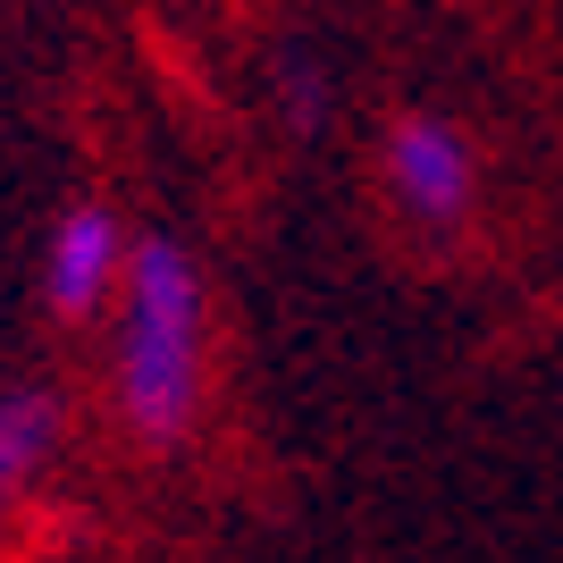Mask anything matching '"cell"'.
Returning a JSON list of instances; mask_svg holds the SVG:
<instances>
[{
    "label": "cell",
    "mask_w": 563,
    "mask_h": 563,
    "mask_svg": "<svg viewBox=\"0 0 563 563\" xmlns=\"http://www.w3.org/2000/svg\"><path fill=\"white\" fill-rule=\"evenodd\" d=\"M118 278H126V228H118L101 202H68L59 228H51V253H43V303H51V320H59V329L93 320V311L118 295Z\"/></svg>",
    "instance_id": "cell-3"
},
{
    "label": "cell",
    "mask_w": 563,
    "mask_h": 563,
    "mask_svg": "<svg viewBox=\"0 0 563 563\" xmlns=\"http://www.w3.org/2000/svg\"><path fill=\"white\" fill-rule=\"evenodd\" d=\"M387 194L421 235H454L479 202V152L454 118L438 110H396L387 126Z\"/></svg>",
    "instance_id": "cell-2"
},
{
    "label": "cell",
    "mask_w": 563,
    "mask_h": 563,
    "mask_svg": "<svg viewBox=\"0 0 563 563\" xmlns=\"http://www.w3.org/2000/svg\"><path fill=\"white\" fill-rule=\"evenodd\" d=\"M202 353H211V295L177 235L126 244L118 278V429L152 463L194 438L202 421Z\"/></svg>",
    "instance_id": "cell-1"
},
{
    "label": "cell",
    "mask_w": 563,
    "mask_h": 563,
    "mask_svg": "<svg viewBox=\"0 0 563 563\" xmlns=\"http://www.w3.org/2000/svg\"><path fill=\"white\" fill-rule=\"evenodd\" d=\"M59 446V396L51 387H0V514L43 479Z\"/></svg>",
    "instance_id": "cell-4"
},
{
    "label": "cell",
    "mask_w": 563,
    "mask_h": 563,
    "mask_svg": "<svg viewBox=\"0 0 563 563\" xmlns=\"http://www.w3.org/2000/svg\"><path fill=\"white\" fill-rule=\"evenodd\" d=\"M269 101H278V126L286 135H320L329 126V68L311 59V51H278L269 59Z\"/></svg>",
    "instance_id": "cell-5"
}]
</instances>
